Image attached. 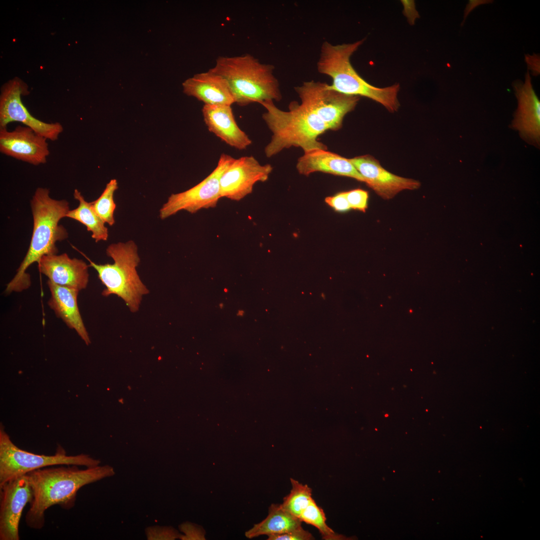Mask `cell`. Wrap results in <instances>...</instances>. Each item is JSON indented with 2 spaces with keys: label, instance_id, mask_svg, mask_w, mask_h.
<instances>
[{
  "label": "cell",
  "instance_id": "obj_1",
  "mask_svg": "<svg viewBox=\"0 0 540 540\" xmlns=\"http://www.w3.org/2000/svg\"><path fill=\"white\" fill-rule=\"evenodd\" d=\"M33 499L25 516L28 527L43 528L44 514L50 506L58 504L68 510L74 506L77 492L84 486L115 474L109 465L80 469L76 465L42 468L28 472Z\"/></svg>",
  "mask_w": 540,
  "mask_h": 540
},
{
  "label": "cell",
  "instance_id": "obj_2",
  "mask_svg": "<svg viewBox=\"0 0 540 540\" xmlns=\"http://www.w3.org/2000/svg\"><path fill=\"white\" fill-rule=\"evenodd\" d=\"M33 217V230L28 252L14 278L6 286L5 292H20L31 284L30 278L26 272L34 262H38L45 255L57 254L56 244L68 237L66 230L59 224L70 210L68 202L65 200H57L50 196L48 189L38 188L30 200Z\"/></svg>",
  "mask_w": 540,
  "mask_h": 540
},
{
  "label": "cell",
  "instance_id": "obj_3",
  "mask_svg": "<svg viewBox=\"0 0 540 540\" xmlns=\"http://www.w3.org/2000/svg\"><path fill=\"white\" fill-rule=\"evenodd\" d=\"M364 40L336 45L324 42L317 63L318 70L330 78L332 84L330 86L334 90L346 95L366 97L381 104L388 112H396L400 106L398 98L399 84L385 88L372 86L361 77L351 64V56Z\"/></svg>",
  "mask_w": 540,
  "mask_h": 540
},
{
  "label": "cell",
  "instance_id": "obj_4",
  "mask_svg": "<svg viewBox=\"0 0 540 540\" xmlns=\"http://www.w3.org/2000/svg\"><path fill=\"white\" fill-rule=\"evenodd\" d=\"M260 104L266 110L262 114V118L272 134L264 148L266 157H272L292 146L301 148L304 152L315 148L327 150L318 138L328 128L300 104L291 102L288 111L279 109L272 100Z\"/></svg>",
  "mask_w": 540,
  "mask_h": 540
},
{
  "label": "cell",
  "instance_id": "obj_5",
  "mask_svg": "<svg viewBox=\"0 0 540 540\" xmlns=\"http://www.w3.org/2000/svg\"><path fill=\"white\" fill-rule=\"evenodd\" d=\"M274 66L262 64L250 54L219 56L210 70L228 82L234 103L246 106L267 100L280 101V85L274 75Z\"/></svg>",
  "mask_w": 540,
  "mask_h": 540
},
{
  "label": "cell",
  "instance_id": "obj_6",
  "mask_svg": "<svg viewBox=\"0 0 540 540\" xmlns=\"http://www.w3.org/2000/svg\"><path fill=\"white\" fill-rule=\"evenodd\" d=\"M106 254L114 260L113 264H97L86 256L89 266L96 270L106 287L102 295H116L124 300L132 312H136L142 296L149 291L136 270L140 262L136 244L132 240L112 244L106 248Z\"/></svg>",
  "mask_w": 540,
  "mask_h": 540
},
{
  "label": "cell",
  "instance_id": "obj_7",
  "mask_svg": "<svg viewBox=\"0 0 540 540\" xmlns=\"http://www.w3.org/2000/svg\"><path fill=\"white\" fill-rule=\"evenodd\" d=\"M100 464V460L86 454L68 456L60 446L56 454L52 456L37 454L25 451L12 442L3 426L0 425V485L15 477L46 466L76 465L88 468Z\"/></svg>",
  "mask_w": 540,
  "mask_h": 540
},
{
  "label": "cell",
  "instance_id": "obj_8",
  "mask_svg": "<svg viewBox=\"0 0 540 540\" xmlns=\"http://www.w3.org/2000/svg\"><path fill=\"white\" fill-rule=\"evenodd\" d=\"M295 90L300 104L333 130L342 127L344 116L354 109L360 100V96L340 93L330 84L314 80L304 82Z\"/></svg>",
  "mask_w": 540,
  "mask_h": 540
},
{
  "label": "cell",
  "instance_id": "obj_9",
  "mask_svg": "<svg viewBox=\"0 0 540 540\" xmlns=\"http://www.w3.org/2000/svg\"><path fill=\"white\" fill-rule=\"evenodd\" d=\"M234 158L222 154L216 167L204 180L192 188L172 194L160 210V217L164 220L182 210L193 214L203 208H214L220 196V179Z\"/></svg>",
  "mask_w": 540,
  "mask_h": 540
},
{
  "label": "cell",
  "instance_id": "obj_10",
  "mask_svg": "<svg viewBox=\"0 0 540 540\" xmlns=\"http://www.w3.org/2000/svg\"><path fill=\"white\" fill-rule=\"evenodd\" d=\"M28 94V86L20 79H13L2 88L0 96V128H7L9 123L24 124L47 140L54 141L63 132L58 122L48 123L34 117L24 105L21 96Z\"/></svg>",
  "mask_w": 540,
  "mask_h": 540
},
{
  "label": "cell",
  "instance_id": "obj_11",
  "mask_svg": "<svg viewBox=\"0 0 540 540\" xmlns=\"http://www.w3.org/2000/svg\"><path fill=\"white\" fill-rule=\"evenodd\" d=\"M33 493L26 474L15 477L0 485V540H19V524Z\"/></svg>",
  "mask_w": 540,
  "mask_h": 540
},
{
  "label": "cell",
  "instance_id": "obj_12",
  "mask_svg": "<svg viewBox=\"0 0 540 540\" xmlns=\"http://www.w3.org/2000/svg\"><path fill=\"white\" fill-rule=\"evenodd\" d=\"M272 170L270 164L262 165L252 156L234 158L220 178L221 198L241 200L252 192L255 184L268 180Z\"/></svg>",
  "mask_w": 540,
  "mask_h": 540
},
{
  "label": "cell",
  "instance_id": "obj_13",
  "mask_svg": "<svg viewBox=\"0 0 540 540\" xmlns=\"http://www.w3.org/2000/svg\"><path fill=\"white\" fill-rule=\"evenodd\" d=\"M518 100V107L510 127L518 131L526 142L540 148V102L533 88L528 70L524 81L516 80L512 83Z\"/></svg>",
  "mask_w": 540,
  "mask_h": 540
},
{
  "label": "cell",
  "instance_id": "obj_14",
  "mask_svg": "<svg viewBox=\"0 0 540 540\" xmlns=\"http://www.w3.org/2000/svg\"><path fill=\"white\" fill-rule=\"evenodd\" d=\"M47 139L30 128H0V152L16 159L37 166L45 164L50 151Z\"/></svg>",
  "mask_w": 540,
  "mask_h": 540
},
{
  "label": "cell",
  "instance_id": "obj_15",
  "mask_svg": "<svg viewBox=\"0 0 540 540\" xmlns=\"http://www.w3.org/2000/svg\"><path fill=\"white\" fill-rule=\"evenodd\" d=\"M348 159L364 178L365 183L384 200L393 198L403 190H416L420 186L418 180L402 177L388 171L370 155Z\"/></svg>",
  "mask_w": 540,
  "mask_h": 540
},
{
  "label": "cell",
  "instance_id": "obj_16",
  "mask_svg": "<svg viewBox=\"0 0 540 540\" xmlns=\"http://www.w3.org/2000/svg\"><path fill=\"white\" fill-rule=\"evenodd\" d=\"M88 266L83 260L70 258L66 253L44 256L38 262L40 272L48 280L79 291L87 286Z\"/></svg>",
  "mask_w": 540,
  "mask_h": 540
},
{
  "label": "cell",
  "instance_id": "obj_17",
  "mask_svg": "<svg viewBox=\"0 0 540 540\" xmlns=\"http://www.w3.org/2000/svg\"><path fill=\"white\" fill-rule=\"evenodd\" d=\"M183 92L210 106H232L234 98L226 80L212 71L197 74L182 83Z\"/></svg>",
  "mask_w": 540,
  "mask_h": 540
},
{
  "label": "cell",
  "instance_id": "obj_18",
  "mask_svg": "<svg viewBox=\"0 0 540 540\" xmlns=\"http://www.w3.org/2000/svg\"><path fill=\"white\" fill-rule=\"evenodd\" d=\"M296 168L300 174L304 176L320 172L351 178L365 183L364 178L348 158L326 149L315 148L304 152L298 158Z\"/></svg>",
  "mask_w": 540,
  "mask_h": 540
},
{
  "label": "cell",
  "instance_id": "obj_19",
  "mask_svg": "<svg viewBox=\"0 0 540 540\" xmlns=\"http://www.w3.org/2000/svg\"><path fill=\"white\" fill-rule=\"evenodd\" d=\"M202 112L209 131L230 146L243 150L252 144V140L237 124L231 106L204 104Z\"/></svg>",
  "mask_w": 540,
  "mask_h": 540
},
{
  "label": "cell",
  "instance_id": "obj_20",
  "mask_svg": "<svg viewBox=\"0 0 540 540\" xmlns=\"http://www.w3.org/2000/svg\"><path fill=\"white\" fill-rule=\"evenodd\" d=\"M47 284L51 294L48 302L50 308L70 328L74 330L84 342L88 345L90 340L78 305V296L80 291L58 285L50 280H48Z\"/></svg>",
  "mask_w": 540,
  "mask_h": 540
},
{
  "label": "cell",
  "instance_id": "obj_21",
  "mask_svg": "<svg viewBox=\"0 0 540 540\" xmlns=\"http://www.w3.org/2000/svg\"><path fill=\"white\" fill-rule=\"evenodd\" d=\"M302 522L299 518L285 510L280 504H272L268 508L267 516L247 530L245 536L252 538L262 535L280 534L302 528Z\"/></svg>",
  "mask_w": 540,
  "mask_h": 540
},
{
  "label": "cell",
  "instance_id": "obj_22",
  "mask_svg": "<svg viewBox=\"0 0 540 540\" xmlns=\"http://www.w3.org/2000/svg\"><path fill=\"white\" fill-rule=\"evenodd\" d=\"M74 198L78 201L79 205L75 209L70 210L66 217L74 220L84 225L88 231L92 232V237L98 242L108 240V229L105 222L96 214L92 206L91 202H86L78 190H74Z\"/></svg>",
  "mask_w": 540,
  "mask_h": 540
},
{
  "label": "cell",
  "instance_id": "obj_23",
  "mask_svg": "<svg viewBox=\"0 0 540 540\" xmlns=\"http://www.w3.org/2000/svg\"><path fill=\"white\" fill-rule=\"evenodd\" d=\"M290 480L292 489L280 504L287 512L299 518L313 499L312 490L307 484H303L292 478Z\"/></svg>",
  "mask_w": 540,
  "mask_h": 540
},
{
  "label": "cell",
  "instance_id": "obj_24",
  "mask_svg": "<svg viewBox=\"0 0 540 540\" xmlns=\"http://www.w3.org/2000/svg\"><path fill=\"white\" fill-rule=\"evenodd\" d=\"M299 518L302 522L311 524L318 528L322 538L324 540H340L344 536L336 534L326 524V518L323 510L312 499Z\"/></svg>",
  "mask_w": 540,
  "mask_h": 540
},
{
  "label": "cell",
  "instance_id": "obj_25",
  "mask_svg": "<svg viewBox=\"0 0 540 540\" xmlns=\"http://www.w3.org/2000/svg\"><path fill=\"white\" fill-rule=\"evenodd\" d=\"M118 188L117 180L116 179L111 180L106 184L100 197L91 202L94 212L105 223L110 226H112L115 223L114 212L116 204L114 202V194Z\"/></svg>",
  "mask_w": 540,
  "mask_h": 540
},
{
  "label": "cell",
  "instance_id": "obj_26",
  "mask_svg": "<svg viewBox=\"0 0 540 540\" xmlns=\"http://www.w3.org/2000/svg\"><path fill=\"white\" fill-rule=\"evenodd\" d=\"M145 532L148 540H174L180 536L171 526H150L146 528Z\"/></svg>",
  "mask_w": 540,
  "mask_h": 540
},
{
  "label": "cell",
  "instance_id": "obj_27",
  "mask_svg": "<svg viewBox=\"0 0 540 540\" xmlns=\"http://www.w3.org/2000/svg\"><path fill=\"white\" fill-rule=\"evenodd\" d=\"M346 196L351 208L365 212L368 208V192L362 189L346 192Z\"/></svg>",
  "mask_w": 540,
  "mask_h": 540
},
{
  "label": "cell",
  "instance_id": "obj_28",
  "mask_svg": "<svg viewBox=\"0 0 540 540\" xmlns=\"http://www.w3.org/2000/svg\"><path fill=\"white\" fill-rule=\"evenodd\" d=\"M268 540H312L314 537L308 531L302 528L280 534L268 536Z\"/></svg>",
  "mask_w": 540,
  "mask_h": 540
},
{
  "label": "cell",
  "instance_id": "obj_29",
  "mask_svg": "<svg viewBox=\"0 0 540 540\" xmlns=\"http://www.w3.org/2000/svg\"><path fill=\"white\" fill-rule=\"evenodd\" d=\"M325 202L338 212H346L351 208L346 196V192L326 197Z\"/></svg>",
  "mask_w": 540,
  "mask_h": 540
},
{
  "label": "cell",
  "instance_id": "obj_30",
  "mask_svg": "<svg viewBox=\"0 0 540 540\" xmlns=\"http://www.w3.org/2000/svg\"><path fill=\"white\" fill-rule=\"evenodd\" d=\"M180 530L185 534V535L180 534V538L182 540H195L199 539V528L194 524L186 522L182 524L180 526Z\"/></svg>",
  "mask_w": 540,
  "mask_h": 540
},
{
  "label": "cell",
  "instance_id": "obj_31",
  "mask_svg": "<svg viewBox=\"0 0 540 540\" xmlns=\"http://www.w3.org/2000/svg\"><path fill=\"white\" fill-rule=\"evenodd\" d=\"M525 60L528 69L530 70L532 74L538 76L540 74V54H533L532 55L525 54Z\"/></svg>",
  "mask_w": 540,
  "mask_h": 540
},
{
  "label": "cell",
  "instance_id": "obj_32",
  "mask_svg": "<svg viewBox=\"0 0 540 540\" xmlns=\"http://www.w3.org/2000/svg\"><path fill=\"white\" fill-rule=\"evenodd\" d=\"M490 1V0H470L465 10L464 20H465L468 14L476 6L482 4L488 3V2H487Z\"/></svg>",
  "mask_w": 540,
  "mask_h": 540
},
{
  "label": "cell",
  "instance_id": "obj_33",
  "mask_svg": "<svg viewBox=\"0 0 540 540\" xmlns=\"http://www.w3.org/2000/svg\"><path fill=\"white\" fill-rule=\"evenodd\" d=\"M244 312L243 310H239L238 312V316H242L244 315Z\"/></svg>",
  "mask_w": 540,
  "mask_h": 540
},
{
  "label": "cell",
  "instance_id": "obj_34",
  "mask_svg": "<svg viewBox=\"0 0 540 540\" xmlns=\"http://www.w3.org/2000/svg\"><path fill=\"white\" fill-rule=\"evenodd\" d=\"M223 306H224V304H220V308H222L223 307Z\"/></svg>",
  "mask_w": 540,
  "mask_h": 540
},
{
  "label": "cell",
  "instance_id": "obj_35",
  "mask_svg": "<svg viewBox=\"0 0 540 540\" xmlns=\"http://www.w3.org/2000/svg\"><path fill=\"white\" fill-rule=\"evenodd\" d=\"M224 290H225V292H227V291H228V290H226V289Z\"/></svg>",
  "mask_w": 540,
  "mask_h": 540
}]
</instances>
